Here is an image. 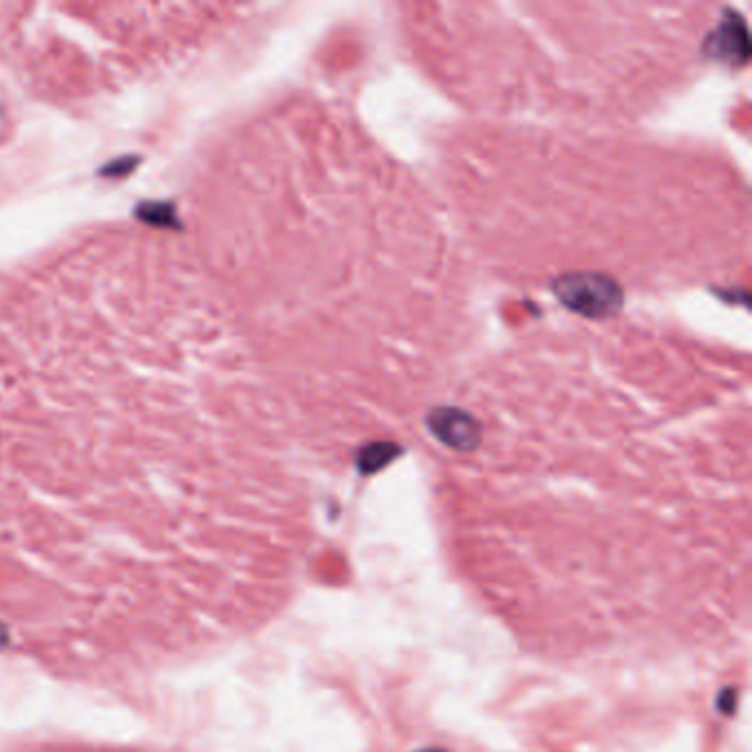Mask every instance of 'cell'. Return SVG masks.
<instances>
[{
  "instance_id": "1",
  "label": "cell",
  "mask_w": 752,
  "mask_h": 752,
  "mask_svg": "<svg viewBox=\"0 0 752 752\" xmlns=\"http://www.w3.org/2000/svg\"><path fill=\"white\" fill-rule=\"evenodd\" d=\"M552 292L574 314L605 320L621 311L625 292L621 283L603 272H568L554 278Z\"/></svg>"
},
{
  "instance_id": "2",
  "label": "cell",
  "mask_w": 752,
  "mask_h": 752,
  "mask_svg": "<svg viewBox=\"0 0 752 752\" xmlns=\"http://www.w3.org/2000/svg\"><path fill=\"white\" fill-rule=\"evenodd\" d=\"M428 431L448 448L470 453L481 444L484 428L475 415L459 406H437L426 417Z\"/></svg>"
},
{
  "instance_id": "3",
  "label": "cell",
  "mask_w": 752,
  "mask_h": 752,
  "mask_svg": "<svg viewBox=\"0 0 752 752\" xmlns=\"http://www.w3.org/2000/svg\"><path fill=\"white\" fill-rule=\"evenodd\" d=\"M705 53L731 66L746 64L751 55V40H749V27L744 18L735 11L722 18L720 24H716V29L709 33L705 42Z\"/></svg>"
},
{
  "instance_id": "4",
  "label": "cell",
  "mask_w": 752,
  "mask_h": 752,
  "mask_svg": "<svg viewBox=\"0 0 752 752\" xmlns=\"http://www.w3.org/2000/svg\"><path fill=\"white\" fill-rule=\"evenodd\" d=\"M402 453V448L398 444H391V442H375V444H369V446H362L358 451V470L362 475H373L382 468H386L398 455Z\"/></svg>"
},
{
  "instance_id": "5",
  "label": "cell",
  "mask_w": 752,
  "mask_h": 752,
  "mask_svg": "<svg viewBox=\"0 0 752 752\" xmlns=\"http://www.w3.org/2000/svg\"><path fill=\"white\" fill-rule=\"evenodd\" d=\"M718 705H720V711H722V713L731 716V713L735 711V705H738V691H735V689H724L722 696H720V700H718Z\"/></svg>"
},
{
  "instance_id": "6",
  "label": "cell",
  "mask_w": 752,
  "mask_h": 752,
  "mask_svg": "<svg viewBox=\"0 0 752 752\" xmlns=\"http://www.w3.org/2000/svg\"><path fill=\"white\" fill-rule=\"evenodd\" d=\"M420 752H444V751H439V749H426V751H420Z\"/></svg>"
}]
</instances>
